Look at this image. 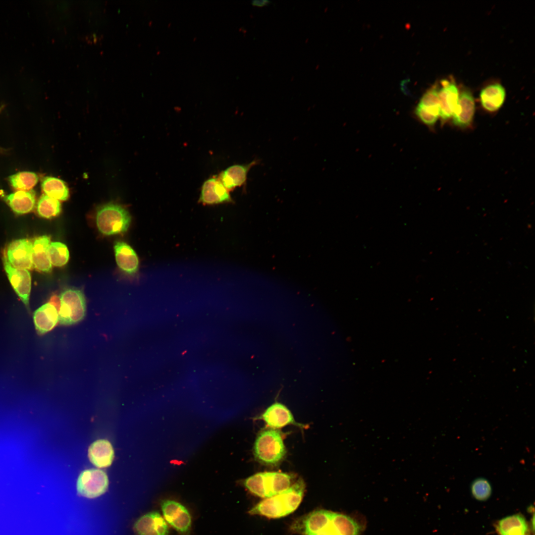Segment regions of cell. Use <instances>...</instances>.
Returning a JSON list of instances; mask_svg holds the SVG:
<instances>
[{"mask_svg": "<svg viewBox=\"0 0 535 535\" xmlns=\"http://www.w3.org/2000/svg\"><path fill=\"white\" fill-rule=\"evenodd\" d=\"M475 103L471 92L463 91L459 94L457 108L452 116L453 123L456 126L465 128L472 123L475 112Z\"/></svg>", "mask_w": 535, "mask_h": 535, "instance_id": "obj_15", "label": "cell"}, {"mask_svg": "<svg viewBox=\"0 0 535 535\" xmlns=\"http://www.w3.org/2000/svg\"><path fill=\"white\" fill-rule=\"evenodd\" d=\"M415 113L427 125L431 126L435 124L440 116L438 90L436 87L431 88L423 95L416 108Z\"/></svg>", "mask_w": 535, "mask_h": 535, "instance_id": "obj_10", "label": "cell"}, {"mask_svg": "<svg viewBox=\"0 0 535 535\" xmlns=\"http://www.w3.org/2000/svg\"><path fill=\"white\" fill-rule=\"evenodd\" d=\"M442 87L438 90L440 116L442 121L452 117L458 106L459 93L453 81L443 80Z\"/></svg>", "mask_w": 535, "mask_h": 535, "instance_id": "obj_12", "label": "cell"}, {"mask_svg": "<svg viewBox=\"0 0 535 535\" xmlns=\"http://www.w3.org/2000/svg\"><path fill=\"white\" fill-rule=\"evenodd\" d=\"M305 488L302 480H299L284 492L265 498L252 508L249 513L270 518H278L294 512L301 502Z\"/></svg>", "mask_w": 535, "mask_h": 535, "instance_id": "obj_1", "label": "cell"}, {"mask_svg": "<svg viewBox=\"0 0 535 535\" xmlns=\"http://www.w3.org/2000/svg\"><path fill=\"white\" fill-rule=\"evenodd\" d=\"M8 181L15 190L29 191L37 183L38 177L33 172L22 171L10 175Z\"/></svg>", "mask_w": 535, "mask_h": 535, "instance_id": "obj_27", "label": "cell"}, {"mask_svg": "<svg viewBox=\"0 0 535 535\" xmlns=\"http://www.w3.org/2000/svg\"><path fill=\"white\" fill-rule=\"evenodd\" d=\"M134 528L138 535H168V528L158 512H149L139 518Z\"/></svg>", "mask_w": 535, "mask_h": 535, "instance_id": "obj_13", "label": "cell"}, {"mask_svg": "<svg viewBox=\"0 0 535 535\" xmlns=\"http://www.w3.org/2000/svg\"><path fill=\"white\" fill-rule=\"evenodd\" d=\"M34 190L17 191L4 197L5 201L17 214H24L32 211L35 206L36 197Z\"/></svg>", "mask_w": 535, "mask_h": 535, "instance_id": "obj_22", "label": "cell"}, {"mask_svg": "<svg viewBox=\"0 0 535 535\" xmlns=\"http://www.w3.org/2000/svg\"><path fill=\"white\" fill-rule=\"evenodd\" d=\"M292 478L286 473L266 472L257 473L247 478L244 485L253 494L268 498L284 492L291 485Z\"/></svg>", "mask_w": 535, "mask_h": 535, "instance_id": "obj_3", "label": "cell"}, {"mask_svg": "<svg viewBox=\"0 0 535 535\" xmlns=\"http://www.w3.org/2000/svg\"><path fill=\"white\" fill-rule=\"evenodd\" d=\"M59 298V322L61 325H71L83 320L86 314V302L81 290L65 289Z\"/></svg>", "mask_w": 535, "mask_h": 535, "instance_id": "obj_5", "label": "cell"}, {"mask_svg": "<svg viewBox=\"0 0 535 535\" xmlns=\"http://www.w3.org/2000/svg\"><path fill=\"white\" fill-rule=\"evenodd\" d=\"M33 243L27 239L15 240L10 243L6 249V259L13 267L31 269Z\"/></svg>", "mask_w": 535, "mask_h": 535, "instance_id": "obj_8", "label": "cell"}, {"mask_svg": "<svg viewBox=\"0 0 535 535\" xmlns=\"http://www.w3.org/2000/svg\"><path fill=\"white\" fill-rule=\"evenodd\" d=\"M50 243V238L47 235L36 238L33 243V267L39 271L44 272H49L51 271L52 264L48 254V248Z\"/></svg>", "mask_w": 535, "mask_h": 535, "instance_id": "obj_21", "label": "cell"}, {"mask_svg": "<svg viewBox=\"0 0 535 535\" xmlns=\"http://www.w3.org/2000/svg\"><path fill=\"white\" fill-rule=\"evenodd\" d=\"M51 263L56 267H62L68 261L69 253L67 246L60 242H51L48 248Z\"/></svg>", "mask_w": 535, "mask_h": 535, "instance_id": "obj_29", "label": "cell"}, {"mask_svg": "<svg viewBox=\"0 0 535 535\" xmlns=\"http://www.w3.org/2000/svg\"><path fill=\"white\" fill-rule=\"evenodd\" d=\"M91 462L99 468L109 466L114 457V452L111 444L106 440H98L92 443L88 450Z\"/></svg>", "mask_w": 535, "mask_h": 535, "instance_id": "obj_23", "label": "cell"}, {"mask_svg": "<svg viewBox=\"0 0 535 535\" xmlns=\"http://www.w3.org/2000/svg\"><path fill=\"white\" fill-rule=\"evenodd\" d=\"M262 419L271 428H278L290 424L298 425L290 410L280 403L268 407L262 415Z\"/></svg>", "mask_w": 535, "mask_h": 535, "instance_id": "obj_19", "label": "cell"}, {"mask_svg": "<svg viewBox=\"0 0 535 535\" xmlns=\"http://www.w3.org/2000/svg\"><path fill=\"white\" fill-rule=\"evenodd\" d=\"M471 492L473 497L479 501H485L491 496L492 488L490 483L486 479L479 478L475 480L471 484Z\"/></svg>", "mask_w": 535, "mask_h": 535, "instance_id": "obj_30", "label": "cell"}, {"mask_svg": "<svg viewBox=\"0 0 535 535\" xmlns=\"http://www.w3.org/2000/svg\"><path fill=\"white\" fill-rule=\"evenodd\" d=\"M131 218L128 211L114 203L103 205L97 211L96 222L99 231L106 235L121 234L126 232Z\"/></svg>", "mask_w": 535, "mask_h": 535, "instance_id": "obj_4", "label": "cell"}, {"mask_svg": "<svg viewBox=\"0 0 535 535\" xmlns=\"http://www.w3.org/2000/svg\"><path fill=\"white\" fill-rule=\"evenodd\" d=\"M108 478L105 472L99 469H89L79 475L77 489L84 497L93 498L100 496L107 489Z\"/></svg>", "mask_w": 535, "mask_h": 535, "instance_id": "obj_6", "label": "cell"}, {"mask_svg": "<svg viewBox=\"0 0 535 535\" xmlns=\"http://www.w3.org/2000/svg\"><path fill=\"white\" fill-rule=\"evenodd\" d=\"M323 535V534H321V533H318V534H310V535Z\"/></svg>", "mask_w": 535, "mask_h": 535, "instance_id": "obj_32", "label": "cell"}, {"mask_svg": "<svg viewBox=\"0 0 535 535\" xmlns=\"http://www.w3.org/2000/svg\"><path fill=\"white\" fill-rule=\"evenodd\" d=\"M41 187L45 195L58 200L65 201L69 197L67 186L63 181L57 178L45 177L42 181Z\"/></svg>", "mask_w": 535, "mask_h": 535, "instance_id": "obj_25", "label": "cell"}, {"mask_svg": "<svg viewBox=\"0 0 535 535\" xmlns=\"http://www.w3.org/2000/svg\"><path fill=\"white\" fill-rule=\"evenodd\" d=\"M199 201L205 205H214L229 203L232 199L218 177L213 176L203 183Z\"/></svg>", "mask_w": 535, "mask_h": 535, "instance_id": "obj_11", "label": "cell"}, {"mask_svg": "<svg viewBox=\"0 0 535 535\" xmlns=\"http://www.w3.org/2000/svg\"><path fill=\"white\" fill-rule=\"evenodd\" d=\"M35 328L40 335L52 330L59 322L58 311L50 303H47L37 309L33 314Z\"/></svg>", "mask_w": 535, "mask_h": 535, "instance_id": "obj_16", "label": "cell"}, {"mask_svg": "<svg viewBox=\"0 0 535 535\" xmlns=\"http://www.w3.org/2000/svg\"><path fill=\"white\" fill-rule=\"evenodd\" d=\"M332 512L325 510L313 511L304 517L294 527L304 535L319 533L330 521Z\"/></svg>", "mask_w": 535, "mask_h": 535, "instance_id": "obj_18", "label": "cell"}, {"mask_svg": "<svg viewBox=\"0 0 535 535\" xmlns=\"http://www.w3.org/2000/svg\"><path fill=\"white\" fill-rule=\"evenodd\" d=\"M163 517L166 522L181 535H189L191 517L187 508L174 500H165L161 503Z\"/></svg>", "mask_w": 535, "mask_h": 535, "instance_id": "obj_7", "label": "cell"}, {"mask_svg": "<svg viewBox=\"0 0 535 535\" xmlns=\"http://www.w3.org/2000/svg\"><path fill=\"white\" fill-rule=\"evenodd\" d=\"M3 264L5 271L12 286L21 300L28 308L31 289L30 272L27 269L13 267L5 257H4Z\"/></svg>", "mask_w": 535, "mask_h": 535, "instance_id": "obj_9", "label": "cell"}, {"mask_svg": "<svg viewBox=\"0 0 535 535\" xmlns=\"http://www.w3.org/2000/svg\"><path fill=\"white\" fill-rule=\"evenodd\" d=\"M285 454V446L279 430L269 428L258 434L254 442V455L259 462L266 465H276Z\"/></svg>", "mask_w": 535, "mask_h": 535, "instance_id": "obj_2", "label": "cell"}, {"mask_svg": "<svg viewBox=\"0 0 535 535\" xmlns=\"http://www.w3.org/2000/svg\"><path fill=\"white\" fill-rule=\"evenodd\" d=\"M114 250L118 268L127 274H135L138 270L139 260L135 251L122 241L116 242L114 246Z\"/></svg>", "mask_w": 535, "mask_h": 535, "instance_id": "obj_17", "label": "cell"}, {"mask_svg": "<svg viewBox=\"0 0 535 535\" xmlns=\"http://www.w3.org/2000/svg\"><path fill=\"white\" fill-rule=\"evenodd\" d=\"M37 211L41 217L50 218L60 214L61 204L59 200L43 194L38 202Z\"/></svg>", "mask_w": 535, "mask_h": 535, "instance_id": "obj_28", "label": "cell"}, {"mask_svg": "<svg viewBox=\"0 0 535 535\" xmlns=\"http://www.w3.org/2000/svg\"><path fill=\"white\" fill-rule=\"evenodd\" d=\"M505 97V90L499 83L488 85L483 88L480 94V102L482 107L490 112L495 111L502 107Z\"/></svg>", "mask_w": 535, "mask_h": 535, "instance_id": "obj_20", "label": "cell"}, {"mask_svg": "<svg viewBox=\"0 0 535 535\" xmlns=\"http://www.w3.org/2000/svg\"><path fill=\"white\" fill-rule=\"evenodd\" d=\"M331 522L339 535H358L360 532L359 525L347 515L332 512Z\"/></svg>", "mask_w": 535, "mask_h": 535, "instance_id": "obj_26", "label": "cell"}, {"mask_svg": "<svg viewBox=\"0 0 535 535\" xmlns=\"http://www.w3.org/2000/svg\"><path fill=\"white\" fill-rule=\"evenodd\" d=\"M497 529L500 535H525L528 530V525L522 515L516 514L500 520Z\"/></svg>", "mask_w": 535, "mask_h": 535, "instance_id": "obj_24", "label": "cell"}, {"mask_svg": "<svg viewBox=\"0 0 535 535\" xmlns=\"http://www.w3.org/2000/svg\"><path fill=\"white\" fill-rule=\"evenodd\" d=\"M270 2L268 0H253L252 4L254 6H257L258 7H263L264 6L268 4Z\"/></svg>", "mask_w": 535, "mask_h": 535, "instance_id": "obj_31", "label": "cell"}, {"mask_svg": "<svg viewBox=\"0 0 535 535\" xmlns=\"http://www.w3.org/2000/svg\"><path fill=\"white\" fill-rule=\"evenodd\" d=\"M257 163L258 160H253L247 164H236L229 166L219 174L218 178L229 192L237 187L245 185L249 171Z\"/></svg>", "mask_w": 535, "mask_h": 535, "instance_id": "obj_14", "label": "cell"}]
</instances>
